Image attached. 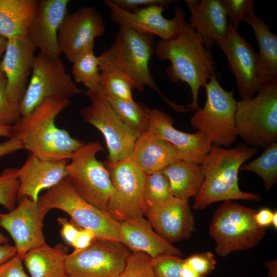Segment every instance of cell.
<instances>
[{"instance_id":"cell-43","label":"cell","mask_w":277,"mask_h":277,"mask_svg":"<svg viewBox=\"0 0 277 277\" xmlns=\"http://www.w3.org/2000/svg\"><path fill=\"white\" fill-rule=\"evenodd\" d=\"M58 222L62 226L61 231L62 236L68 244L72 246L76 239L79 230L68 222L65 218L59 217Z\"/></svg>"},{"instance_id":"cell-28","label":"cell","mask_w":277,"mask_h":277,"mask_svg":"<svg viewBox=\"0 0 277 277\" xmlns=\"http://www.w3.org/2000/svg\"><path fill=\"white\" fill-rule=\"evenodd\" d=\"M38 4L37 0H0V35L7 39L27 36Z\"/></svg>"},{"instance_id":"cell-52","label":"cell","mask_w":277,"mask_h":277,"mask_svg":"<svg viewBox=\"0 0 277 277\" xmlns=\"http://www.w3.org/2000/svg\"><path fill=\"white\" fill-rule=\"evenodd\" d=\"M271 225L273 226L274 228H275V229L277 228V212L276 211H274L273 213L272 221H271Z\"/></svg>"},{"instance_id":"cell-37","label":"cell","mask_w":277,"mask_h":277,"mask_svg":"<svg viewBox=\"0 0 277 277\" xmlns=\"http://www.w3.org/2000/svg\"><path fill=\"white\" fill-rule=\"evenodd\" d=\"M118 277H156L152 258L142 252H133L128 258L124 270Z\"/></svg>"},{"instance_id":"cell-44","label":"cell","mask_w":277,"mask_h":277,"mask_svg":"<svg viewBox=\"0 0 277 277\" xmlns=\"http://www.w3.org/2000/svg\"><path fill=\"white\" fill-rule=\"evenodd\" d=\"M22 149H24V146L21 140L17 137L12 136L0 143V159Z\"/></svg>"},{"instance_id":"cell-34","label":"cell","mask_w":277,"mask_h":277,"mask_svg":"<svg viewBox=\"0 0 277 277\" xmlns=\"http://www.w3.org/2000/svg\"><path fill=\"white\" fill-rule=\"evenodd\" d=\"M101 72L100 87L106 96L118 99L133 100L132 86L129 81L119 73L111 71Z\"/></svg>"},{"instance_id":"cell-24","label":"cell","mask_w":277,"mask_h":277,"mask_svg":"<svg viewBox=\"0 0 277 277\" xmlns=\"http://www.w3.org/2000/svg\"><path fill=\"white\" fill-rule=\"evenodd\" d=\"M122 243L133 252H142L152 259L168 254L180 256L179 249L155 232L144 216L121 222Z\"/></svg>"},{"instance_id":"cell-19","label":"cell","mask_w":277,"mask_h":277,"mask_svg":"<svg viewBox=\"0 0 277 277\" xmlns=\"http://www.w3.org/2000/svg\"><path fill=\"white\" fill-rule=\"evenodd\" d=\"M145 215L156 233L170 244L188 239L195 230L189 200L174 197L148 209Z\"/></svg>"},{"instance_id":"cell-27","label":"cell","mask_w":277,"mask_h":277,"mask_svg":"<svg viewBox=\"0 0 277 277\" xmlns=\"http://www.w3.org/2000/svg\"><path fill=\"white\" fill-rule=\"evenodd\" d=\"M68 251L63 244L51 247L45 243L27 252L22 261L31 277H67L65 262Z\"/></svg>"},{"instance_id":"cell-53","label":"cell","mask_w":277,"mask_h":277,"mask_svg":"<svg viewBox=\"0 0 277 277\" xmlns=\"http://www.w3.org/2000/svg\"><path fill=\"white\" fill-rule=\"evenodd\" d=\"M8 239L0 232V245L7 243Z\"/></svg>"},{"instance_id":"cell-47","label":"cell","mask_w":277,"mask_h":277,"mask_svg":"<svg viewBox=\"0 0 277 277\" xmlns=\"http://www.w3.org/2000/svg\"><path fill=\"white\" fill-rule=\"evenodd\" d=\"M17 250L14 246L7 243L0 245V266L16 255Z\"/></svg>"},{"instance_id":"cell-23","label":"cell","mask_w":277,"mask_h":277,"mask_svg":"<svg viewBox=\"0 0 277 277\" xmlns=\"http://www.w3.org/2000/svg\"><path fill=\"white\" fill-rule=\"evenodd\" d=\"M191 16L190 27L201 37L209 50L228 33V16L220 0H186Z\"/></svg>"},{"instance_id":"cell-2","label":"cell","mask_w":277,"mask_h":277,"mask_svg":"<svg viewBox=\"0 0 277 277\" xmlns=\"http://www.w3.org/2000/svg\"><path fill=\"white\" fill-rule=\"evenodd\" d=\"M70 100L48 99L29 114L21 116L13 126V136L22 142L24 149L49 161L70 159L86 143L56 127V116L70 104Z\"/></svg>"},{"instance_id":"cell-25","label":"cell","mask_w":277,"mask_h":277,"mask_svg":"<svg viewBox=\"0 0 277 277\" xmlns=\"http://www.w3.org/2000/svg\"><path fill=\"white\" fill-rule=\"evenodd\" d=\"M130 157L147 175L162 170L174 161L186 160L171 144L147 132L138 137Z\"/></svg>"},{"instance_id":"cell-18","label":"cell","mask_w":277,"mask_h":277,"mask_svg":"<svg viewBox=\"0 0 277 277\" xmlns=\"http://www.w3.org/2000/svg\"><path fill=\"white\" fill-rule=\"evenodd\" d=\"M36 48L27 36L7 39V44L0 67L6 80L8 97L20 103L32 70Z\"/></svg>"},{"instance_id":"cell-46","label":"cell","mask_w":277,"mask_h":277,"mask_svg":"<svg viewBox=\"0 0 277 277\" xmlns=\"http://www.w3.org/2000/svg\"><path fill=\"white\" fill-rule=\"evenodd\" d=\"M273 213L270 209L263 208L254 215V219L256 224L260 227L265 228L271 225Z\"/></svg>"},{"instance_id":"cell-1","label":"cell","mask_w":277,"mask_h":277,"mask_svg":"<svg viewBox=\"0 0 277 277\" xmlns=\"http://www.w3.org/2000/svg\"><path fill=\"white\" fill-rule=\"evenodd\" d=\"M156 57L168 60L171 64L166 72L171 82L186 83L191 89L192 101L184 107L190 111L200 109V88L216 74V67L210 50L201 37L187 23L183 31L174 38L158 41L154 48Z\"/></svg>"},{"instance_id":"cell-42","label":"cell","mask_w":277,"mask_h":277,"mask_svg":"<svg viewBox=\"0 0 277 277\" xmlns=\"http://www.w3.org/2000/svg\"><path fill=\"white\" fill-rule=\"evenodd\" d=\"M0 277H29L25 272L22 260L16 255L0 266Z\"/></svg>"},{"instance_id":"cell-32","label":"cell","mask_w":277,"mask_h":277,"mask_svg":"<svg viewBox=\"0 0 277 277\" xmlns=\"http://www.w3.org/2000/svg\"><path fill=\"white\" fill-rule=\"evenodd\" d=\"M72 63V73L75 82L82 83L88 90L100 87L99 60L94 54L93 49L83 52Z\"/></svg>"},{"instance_id":"cell-17","label":"cell","mask_w":277,"mask_h":277,"mask_svg":"<svg viewBox=\"0 0 277 277\" xmlns=\"http://www.w3.org/2000/svg\"><path fill=\"white\" fill-rule=\"evenodd\" d=\"M18 205L8 213L0 212V226L10 234L15 244L16 255L22 260L30 250L45 243L43 221L48 212L28 197L18 200Z\"/></svg>"},{"instance_id":"cell-10","label":"cell","mask_w":277,"mask_h":277,"mask_svg":"<svg viewBox=\"0 0 277 277\" xmlns=\"http://www.w3.org/2000/svg\"><path fill=\"white\" fill-rule=\"evenodd\" d=\"M32 76L20 102L21 116L29 114L48 99L69 100L82 93L66 71L62 60L39 53L35 56Z\"/></svg>"},{"instance_id":"cell-50","label":"cell","mask_w":277,"mask_h":277,"mask_svg":"<svg viewBox=\"0 0 277 277\" xmlns=\"http://www.w3.org/2000/svg\"><path fill=\"white\" fill-rule=\"evenodd\" d=\"M13 136V126H0V136L10 138Z\"/></svg>"},{"instance_id":"cell-51","label":"cell","mask_w":277,"mask_h":277,"mask_svg":"<svg viewBox=\"0 0 277 277\" xmlns=\"http://www.w3.org/2000/svg\"><path fill=\"white\" fill-rule=\"evenodd\" d=\"M7 44V39L0 35V57L5 52Z\"/></svg>"},{"instance_id":"cell-31","label":"cell","mask_w":277,"mask_h":277,"mask_svg":"<svg viewBox=\"0 0 277 277\" xmlns=\"http://www.w3.org/2000/svg\"><path fill=\"white\" fill-rule=\"evenodd\" d=\"M240 171L255 173L263 181L265 191H269L277 181V143L264 148L259 157L242 166Z\"/></svg>"},{"instance_id":"cell-38","label":"cell","mask_w":277,"mask_h":277,"mask_svg":"<svg viewBox=\"0 0 277 277\" xmlns=\"http://www.w3.org/2000/svg\"><path fill=\"white\" fill-rule=\"evenodd\" d=\"M184 259L179 256L163 254L152 259V265L156 277H181Z\"/></svg>"},{"instance_id":"cell-4","label":"cell","mask_w":277,"mask_h":277,"mask_svg":"<svg viewBox=\"0 0 277 277\" xmlns=\"http://www.w3.org/2000/svg\"><path fill=\"white\" fill-rule=\"evenodd\" d=\"M154 52L153 36L119 26L114 42L98 56L100 71L120 73L133 88L142 92L147 85L156 91L175 110L179 105L169 101L157 87L149 70Z\"/></svg>"},{"instance_id":"cell-13","label":"cell","mask_w":277,"mask_h":277,"mask_svg":"<svg viewBox=\"0 0 277 277\" xmlns=\"http://www.w3.org/2000/svg\"><path fill=\"white\" fill-rule=\"evenodd\" d=\"M113 186L108 212L121 222L144 216L147 211L144 186L147 174L130 157L118 162L104 163Z\"/></svg>"},{"instance_id":"cell-14","label":"cell","mask_w":277,"mask_h":277,"mask_svg":"<svg viewBox=\"0 0 277 277\" xmlns=\"http://www.w3.org/2000/svg\"><path fill=\"white\" fill-rule=\"evenodd\" d=\"M104 3L110 11L111 19L119 26L155 35L162 40L175 37L187 24L184 11L177 5L174 7L173 18L167 19L162 15L165 7L162 5H153L128 11L117 7L112 0H106Z\"/></svg>"},{"instance_id":"cell-54","label":"cell","mask_w":277,"mask_h":277,"mask_svg":"<svg viewBox=\"0 0 277 277\" xmlns=\"http://www.w3.org/2000/svg\"><path fill=\"white\" fill-rule=\"evenodd\" d=\"M2 71V70H1V67H0V71Z\"/></svg>"},{"instance_id":"cell-8","label":"cell","mask_w":277,"mask_h":277,"mask_svg":"<svg viewBox=\"0 0 277 277\" xmlns=\"http://www.w3.org/2000/svg\"><path fill=\"white\" fill-rule=\"evenodd\" d=\"M206 101L190 119L191 126L204 134L211 144L229 147L238 138L235 126L237 101L233 89L227 91L221 86L216 74L205 85Z\"/></svg>"},{"instance_id":"cell-12","label":"cell","mask_w":277,"mask_h":277,"mask_svg":"<svg viewBox=\"0 0 277 277\" xmlns=\"http://www.w3.org/2000/svg\"><path fill=\"white\" fill-rule=\"evenodd\" d=\"M130 254L122 242L95 238L87 248L68 254L66 274L67 277H118Z\"/></svg>"},{"instance_id":"cell-36","label":"cell","mask_w":277,"mask_h":277,"mask_svg":"<svg viewBox=\"0 0 277 277\" xmlns=\"http://www.w3.org/2000/svg\"><path fill=\"white\" fill-rule=\"evenodd\" d=\"M21 117L20 103L11 101L6 91V80L0 71V126H13Z\"/></svg>"},{"instance_id":"cell-15","label":"cell","mask_w":277,"mask_h":277,"mask_svg":"<svg viewBox=\"0 0 277 277\" xmlns=\"http://www.w3.org/2000/svg\"><path fill=\"white\" fill-rule=\"evenodd\" d=\"M224 52L228 66L236 77L238 93L241 99L253 97L263 83L258 54L252 46L229 23L226 36L215 42Z\"/></svg>"},{"instance_id":"cell-35","label":"cell","mask_w":277,"mask_h":277,"mask_svg":"<svg viewBox=\"0 0 277 277\" xmlns=\"http://www.w3.org/2000/svg\"><path fill=\"white\" fill-rule=\"evenodd\" d=\"M18 188L16 169H4L0 174V204L9 211L15 208Z\"/></svg>"},{"instance_id":"cell-20","label":"cell","mask_w":277,"mask_h":277,"mask_svg":"<svg viewBox=\"0 0 277 277\" xmlns=\"http://www.w3.org/2000/svg\"><path fill=\"white\" fill-rule=\"evenodd\" d=\"M68 0H41L32 19L27 36L40 53L51 58L60 57L58 28L67 14Z\"/></svg>"},{"instance_id":"cell-33","label":"cell","mask_w":277,"mask_h":277,"mask_svg":"<svg viewBox=\"0 0 277 277\" xmlns=\"http://www.w3.org/2000/svg\"><path fill=\"white\" fill-rule=\"evenodd\" d=\"M174 197L168 181L162 170L146 175L144 199L147 210L167 202Z\"/></svg>"},{"instance_id":"cell-3","label":"cell","mask_w":277,"mask_h":277,"mask_svg":"<svg viewBox=\"0 0 277 277\" xmlns=\"http://www.w3.org/2000/svg\"><path fill=\"white\" fill-rule=\"evenodd\" d=\"M257 153L256 149L244 145L226 149L211 144L201 164L204 180L194 197L193 208L204 209L220 201H260L259 194L242 191L238 183L240 168Z\"/></svg>"},{"instance_id":"cell-16","label":"cell","mask_w":277,"mask_h":277,"mask_svg":"<svg viewBox=\"0 0 277 277\" xmlns=\"http://www.w3.org/2000/svg\"><path fill=\"white\" fill-rule=\"evenodd\" d=\"M105 31L101 14L93 7L84 6L67 14L57 32L60 52L72 63L83 52L93 49L94 39Z\"/></svg>"},{"instance_id":"cell-21","label":"cell","mask_w":277,"mask_h":277,"mask_svg":"<svg viewBox=\"0 0 277 277\" xmlns=\"http://www.w3.org/2000/svg\"><path fill=\"white\" fill-rule=\"evenodd\" d=\"M173 123L170 115L154 108L145 132L171 144L186 160L201 164L209 150L210 141L200 131L184 132L175 128Z\"/></svg>"},{"instance_id":"cell-48","label":"cell","mask_w":277,"mask_h":277,"mask_svg":"<svg viewBox=\"0 0 277 277\" xmlns=\"http://www.w3.org/2000/svg\"><path fill=\"white\" fill-rule=\"evenodd\" d=\"M181 277H206L191 269L185 264V261L181 270Z\"/></svg>"},{"instance_id":"cell-22","label":"cell","mask_w":277,"mask_h":277,"mask_svg":"<svg viewBox=\"0 0 277 277\" xmlns=\"http://www.w3.org/2000/svg\"><path fill=\"white\" fill-rule=\"evenodd\" d=\"M67 160L49 161L30 153L23 166L16 169L17 200L28 197L37 202L42 190L53 187L67 177Z\"/></svg>"},{"instance_id":"cell-29","label":"cell","mask_w":277,"mask_h":277,"mask_svg":"<svg viewBox=\"0 0 277 277\" xmlns=\"http://www.w3.org/2000/svg\"><path fill=\"white\" fill-rule=\"evenodd\" d=\"M166 176L174 197L189 200L199 193L204 180L201 164L180 160L162 170Z\"/></svg>"},{"instance_id":"cell-11","label":"cell","mask_w":277,"mask_h":277,"mask_svg":"<svg viewBox=\"0 0 277 277\" xmlns=\"http://www.w3.org/2000/svg\"><path fill=\"white\" fill-rule=\"evenodd\" d=\"M84 94L90 104L80 110L85 122L103 134L109 152L107 161L114 163L129 158L140 136L126 127L117 117L100 87L87 89Z\"/></svg>"},{"instance_id":"cell-5","label":"cell","mask_w":277,"mask_h":277,"mask_svg":"<svg viewBox=\"0 0 277 277\" xmlns=\"http://www.w3.org/2000/svg\"><path fill=\"white\" fill-rule=\"evenodd\" d=\"M37 202L47 212L52 209L65 211L77 225L91 230L97 238L122 243L121 222L84 199L67 177L39 196Z\"/></svg>"},{"instance_id":"cell-39","label":"cell","mask_w":277,"mask_h":277,"mask_svg":"<svg viewBox=\"0 0 277 277\" xmlns=\"http://www.w3.org/2000/svg\"><path fill=\"white\" fill-rule=\"evenodd\" d=\"M229 23L238 31L243 17L249 11L254 10V1L252 0H222Z\"/></svg>"},{"instance_id":"cell-26","label":"cell","mask_w":277,"mask_h":277,"mask_svg":"<svg viewBox=\"0 0 277 277\" xmlns=\"http://www.w3.org/2000/svg\"><path fill=\"white\" fill-rule=\"evenodd\" d=\"M242 21L252 28L256 39L261 78L263 84L277 82V36L270 30L271 26L257 16L254 10L249 11Z\"/></svg>"},{"instance_id":"cell-9","label":"cell","mask_w":277,"mask_h":277,"mask_svg":"<svg viewBox=\"0 0 277 277\" xmlns=\"http://www.w3.org/2000/svg\"><path fill=\"white\" fill-rule=\"evenodd\" d=\"M102 149L98 142L85 143L73 153L70 163H67V177L84 199L108 212L113 186L105 164L96 158Z\"/></svg>"},{"instance_id":"cell-40","label":"cell","mask_w":277,"mask_h":277,"mask_svg":"<svg viewBox=\"0 0 277 277\" xmlns=\"http://www.w3.org/2000/svg\"><path fill=\"white\" fill-rule=\"evenodd\" d=\"M185 263L194 271L206 276L214 270L216 261L212 252L206 251L191 255L185 259Z\"/></svg>"},{"instance_id":"cell-30","label":"cell","mask_w":277,"mask_h":277,"mask_svg":"<svg viewBox=\"0 0 277 277\" xmlns=\"http://www.w3.org/2000/svg\"><path fill=\"white\" fill-rule=\"evenodd\" d=\"M106 97L117 117L126 127L139 135L146 132L151 109L133 100Z\"/></svg>"},{"instance_id":"cell-41","label":"cell","mask_w":277,"mask_h":277,"mask_svg":"<svg viewBox=\"0 0 277 277\" xmlns=\"http://www.w3.org/2000/svg\"><path fill=\"white\" fill-rule=\"evenodd\" d=\"M119 8L128 11H133L143 7L160 5L165 7H169L175 2L172 0H112Z\"/></svg>"},{"instance_id":"cell-45","label":"cell","mask_w":277,"mask_h":277,"mask_svg":"<svg viewBox=\"0 0 277 277\" xmlns=\"http://www.w3.org/2000/svg\"><path fill=\"white\" fill-rule=\"evenodd\" d=\"M96 238L95 234L90 230L82 229L79 230L76 239L72 245L75 249H83L87 248Z\"/></svg>"},{"instance_id":"cell-6","label":"cell","mask_w":277,"mask_h":277,"mask_svg":"<svg viewBox=\"0 0 277 277\" xmlns=\"http://www.w3.org/2000/svg\"><path fill=\"white\" fill-rule=\"evenodd\" d=\"M256 212L233 201L224 202L216 209L209 233L215 241L217 254L226 256L252 248L260 243L266 231L256 224Z\"/></svg>"},{"instance_id":"cell-7","label":"cell","mask_w":277,"mask_h":277,"mask_svg":"<svg viewBox=\"0 0 277 277\" xmlns=\"http://www.w3.org/2000/svg\"><path fill=\"white\" fill-rule=\"evenodd\" d=\"M238 136L252 146L265 148L277 141V82L263 84L256 96L236 102Z\"/></svg>"},{"instance_id":"cell-49","label":"cell","mask_w":277,"mask_h":277,"mask_svg":"<svg viewBox=\"0 0 277 277\" xmlns=\"http://www.w3.org/2000/svg\"><path fill=\"white\" fill-rule=\"evenodd\" d=\"M266 266L268 269V277H277L276 260L269 261L266 262Z\"/></svg>"}]
</instances>
